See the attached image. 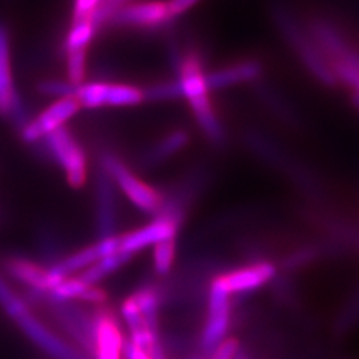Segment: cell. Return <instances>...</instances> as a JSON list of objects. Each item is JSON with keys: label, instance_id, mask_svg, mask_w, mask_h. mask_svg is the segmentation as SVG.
<instances>
[{"label": "cell", "instance_id": "1", "mask_svg": "<svg viewBox=\"0 0 359 359\" xmlns=\"http://www.w3.org/2000/svg\"><path fill=\"white\" fill-rule=\"evenodd\" d=\"M173 69L177 76L181 95L189 104L198 128L212 145L222 147L226 142V130L210 100V90L208 87L201 53L192 47L187 48V51L181 53L179 63Z\"/></svg>", "mask_w": 359, "mask_h": 359}, {"label": "cell", "instance_id": "2", "mask_svg": "<svg viewBox=\"0 0 359 359\" xmlns=\"http://www.w3.org/2000/svg\"><path fill=\"white\" fill-rule=\"evenodd\" d=\"M0 309L26 335L27 339L38 347L50 359H90L79 347L69 344L32 311L23 295L18 294L13 286L0 274Z\"/></svg>", "mask_w": 359, "mask_h": 359}, {"label": "cell", "instance_id": "3", "mask_svg": "<svg viewBox=\"0 0 359 359\" xmlns=\"http://www.w3.org/2000/svg\"><path fill=\"white\" fill-rule=\"evenodd\" d=\"M271 19L283 40L292 47L309 74L316 77V80L321 83L322 86L330 88L337 86L338 81L334 75L332 65H329V62L310 38L306 27L298 22L292 11L283 4L274 3L271 6Z\"/></svg>", "mask_w": 359, "mask_h": 359}, {"label": "cell", "instance_id": "4", "mask_svg": "<svg viewBox=\"0 0 359 359\" xmlns=\"http://www.w3.org/2000/svg\"><path fill=\"white\" fill-rule=\"evenodd\" d=\"M34 147H40L44 157L63 170L67 184L71 188L81 189L87 184V154L76 136L67 127L52 132Z\"/></svg>", "mask_w": 359, "mask_h": 359}, {"label": "cell", "instance_id": "5", "mask_svg": "<svg viewBox=\"0 0 359 359\" xmlns=\"http://www.w3.org/2000/svg\"><path fill=\"white\" fill-rule=\"evenodd\" d=\"M99 167L103 168L116 188L124 193L139 210L154 217L157 216L163 205V193L136 176L118 154L109 149H102L99 154Z\"/></svg>", "mask_w": 359, "mask_h": 359}, {"label": "cell", "instance_id": "6", "mask_svg": "<svg viewBox=\"0 0 359 359\" xmlns=\"http://www.w3.org/2000/svg\"><path fill=\"white\" fill-rule=\"evenodd\" d=\"M175 23L168 10L167 1H133L120 10L109 20L107 28H130L139 31H164Z\"/></svg>", "mask_w": 359, "mask_h": 359}, {"label": "cell", "instance_id": "7", "mask_svg": "<svg viewBox=\"0 0 359 359\" xmlns=\"http://www.w3.org/2000/svg\"><path fill=\"white\" fill-rule=\"evenodd\" d=\"M229 298L231 294L226 292L218 277L210 285L208 318L201 335V345L206 351H213L224 339H226L231 322Z\"/></svg>", "mask_w": 359, "mask_h": 359}, {"label": "cell", "instance_id": "8", "mask_svg": "<svg viewBox=\"0 0 359 359\" xmlns=\"http://www.w3.org/2000/svg\"><path fill=\"white\" fill-rule=\"evenodd\" d=\"M80 105L75 96L55 100L36 117H32L31 121L22 129L20 139L27 145H36L50 133L65 127V123L76 116L80 111Z\"/></svg>", "mask_w": 359, "mask_h": 359}, {"label": "cell", "instance_id": "9", "mask_svg": "<svg viewBox=\"0 0 359 359\" xmlns=\"http://www.w3.org/2000/svg\"><path fill=\"white\" fill-rule=\"evenodd\" d=\"M95 335L92 359H123L124 334L121 322L107 305L93 310Z\"/></svg>", "mask_w": 359, "mask_h": 359}, {"label": "cell", "instance_id": "10", "mask_svg": "<svg viewBox=\"0 0 359 359\" xmlns=\"http://www.w3.org/2000/svg\"><path fill=\"white\" fill-rule=\"evenodd\" d=\"M115 188V184L105 173L103 168H97L95 176V228L97 240H105L117 236Z\"/></svg>", "mask_w": 359, "mask_h": 359}, {"label": "cell", "instance_id": "11", "mask_svg": "<svg viewBox=\"0 0 359 359\" xmlns=\"http://www.w3.org/2000/svg\"><path fill=\"white\" fill-rule=\"evenodd\" d=\"M1 268L11 278L31 292L51 293L62 283L56 280L41 262L19 255L4 257L1 259Z\"/></svg>", "mask_w": 359, "mask_h": 359}, {"label": "cell", "instance_id": "12", "mask_svg": "<svg viewBox=\"0 0 359 359\" xmlns=\"http://www.w3.org/2000/svg\"><path fill=\"white\" fill-rule=\"evenodd\" d=\"M180 221L167 216H156L139 229L120 234V252L135 256L142 249L175 240L179 231Z\"/></svg>", "mask_w": 359, "mask_h": 359}, {"label": "cell", "instance_id": "13", "mask_svg": "<svg viewBox=\"0 0 359 359\" xmlns=\"http://www.w3.org/2000/svg\"><path fill=\"white\" fill-rule=\"evenodd\" d=\"M306 29L329 65L339 62L355 48L346 34L326 18H311Z\"/></svg>", "mask_w": 359, "mask_h": 359}, {"label": "cell", "instance_id": "14", "mask_svg": "<svg viewBox=\"0 0 359 359\" xmlns=\"http://www.w3.org/2000/svg\"><path fill=\"white\" fill-rule=\"evenodd\" d=\"M19 95L13 77L11 29L0 19V118H7Z\"/></svg>", "mask_w": 359, "mask_h": 359}, {"label": "cell", "instance_id": "15", "mask_svg": "<svg viewBox=\"0 0 359 359\" xmlns=\"http://www.w3.org/2000/svg\"><path fill=\"white\" fill-rule=\"evenodd\" d=\"M264 72V65L257 59H245L237 63L206 72V81L210 90H225L237 84L256 83Z\"/></svg>", "mask_w": 359, "mask_h": 359}, {"label": "cell", "instance_id": "16", "mask_svg": "<svg viewBox=\"0 0 359 359\" xmlns=\"http://www.w3.org/2000/svg\"><path fill=\"white\" fill-rule=\"evenodd\" d=\"M276 276V266L269 262L257 264L244 269L234 270L219 277L229 294L256 290Z\"/></svg>", "mask_w": 359, "mask_h": 359}, {"label": "cell", "instance_id": "17", "mask_svg": "<svg viewBox=\"0 0 359 359\" xmlns=\"http://www.w3.org/2000/svg\"><path fill=\"white\" fill-rule=\"evenodd\" d=\"M191 140L189 133L185 129H175L163 136L152 147H149L142 156L144 167H154L173 157L175 154L182 151Z\"/></svg>", "mask_w": 359, "mask_h": 359}, {"label": "cell", "instance_id": "18", "mask_svg": "<svg viewBox=\"0 0 359 359\" xmlns=\"http://www.w3.org/2000/svg\"><path fill=\"white\" fill-rule=\"evenodd\" d=\"M132 257L133 256L129 255V253L116 252L111 256L104 257L102 259H99L97 262L90 265V268L83 270L77 276V278L87 286H96V285L102 283L103 280H105L107 277H109L117 270L126 266L129 261L132 259Z\"/></svg>", "mask_w": 359, "mask_h": 359}, {"label": "cell", "instance_id": "19", "mask_svg": "<svg viewBox=\"0 0 359 359\" xmlns=\"http://www.w3.org/2000/svg\"><path fill=\"white\" fill-rule=\"evenodd\" d=\"M142 102V88L126 83H107L104 107H136Z\"/></svg>", "mask_w": 359, "mask_h": 359}, {"label": "cell", "instance_id": "20", "mask_svg": "<svg viewBox=\"0 0 359 359\" xmlns=\"http://www.w3.org/2000/svg\"><path fill=\"white\" fill-rule=\"evenodd\" d=\"M96 34L97 32L92 22L71 23L69 31L65 39V51H87Z\"/></svg>", "mask_w": 359, "mask_h": 359}, {"label": "cell", "instance_id": "21", "mask_svg": "<svg viewBox=\"0 0 359 359\" xmlns=\"http://www.w3.org/2000/svg\"><path fill=\"white\" fill-rule=\"evenodd\" d=\"M142 95H144V102L161 103V102L179 100L182 97L177 79L157 81V83H154L151 86H147L145 88H142Z\"/></svg>", "mask_w": 359, "mask_h": 359}, {"label": "cell", "instance_id": "22", "mask_svg": "<svg viewBox=\"0 0 359 359\" xmlns=\"http://www.w3.org/2000/svg\"><path fill=\"white\" fill-rule=\"evenodd\" d=\"M257 90H258V96L262 100V103L265 104L274 115L290 124L294 123L295 118H297L294 112L290 108V105L281 99L280 93H277L273 88H270L268 86H264V84H258Z\"/></svg>", "mask_w": 359, "mask_h": 359}, {"label": "cell", "instance_id": "23", "mask_svg": "<svg viewBox=\"0 0 359 359\" xmlns=\"http://www.w3.org/2000/svg\"><path fill=\"white\" fill-rule=\"evenodd\" d=\"M133 1L136 0H102L92 16V25L95 27L96 32H100L102 29L107 28L109 20L116 13Z\"/></svg>", "mask_w": 359, "mask_h": 359}, {"label": "cell", "instance_id": "24", "mask_svg": "<svg viewBox=\"0 0 359 359\" xmlns=\"http://www.w3.org/2000/svg\"><path fill=\"white\" fill-rule=\"evenodd\" d=\"M68 81L79 87L86 83L87 76V51L65 52Z\"/></svg>", "mask_w": 359, "mask_h": 359}, {"label": "cell", "instance_id": "25", "mask_svg": "<svg viewBox=\"0 0 359 359\" xmlns=\"http://www.w3.org/2000/svg\"><path fill=\"white\" fill-rule=\"evenodd\" d=\"M176 256L175 240L163 241L154 246V269L158 276H167L173 268Z\"/></svg>", "mask_w": 359, "mask_h": 359}, {"label": "cell", "instance_id": "26", "mask_svg": "<svg viewBox=\"0 0 359 359\" xmlns=\"http://www.w3.org/2000/svg\"><path fill=\"white\" fill-rule=\"evenodd\" d=\"M36 90L40 95H43L46 97H53L55 100H60V99L75 96L76 87L72 86L69 81H65V80L46 79V80L39 81Z\"/></svg>", "mask_w": 359, "mask_h": 359}, {"label": "cell", "instance_id": "27", "mask_svg": "<svg viewBox=\"0 0 359 359\" xmlns=\"http://www.w3.org/2000/svg\"><path fill=\"white\" fill-rule=\"evenodd\" d=\"M86 289H87V285L81 283L77 277L75 278L68 277L55 287V290L51 292V294L62 301H74V299L79 301L80 295L84 293Z\"/></svg>", "mask_w": 359, "mask_h": 359}, {"label": "cell", "instance_id": "28", "mask_svg": "<svg viewBox=\"0 0 359 359\" xmlns=\"http://www.w3.org/2000/svg\"><path fill=\"white\" fill-rule=\"evenodd\" d=\"M240 350V344L236 338H226L218 345L210 359H236Z\"/></svg>", "mask_w": 359, "mask_h": 359}, {"label": "cell", "instance_id": "29", "mask_svg": "<svg viewBox=\"0 0 359 359\" xmlns=\"http://www.w3.org/2000/svg\"><path fill=\"white\" fill-rule=\"evenodd\" d=\"M79 301L92 304V305H95L97 308V306H103V305L107 304L108 294L99 285H96V286H87L84 293L80 295Z\"/></svg>", "mask_w": 359, "mask_h": 359}, {"label": "cell", "instance_id": "30", "mask_svg": "<svg viewBox=\"0 0 359 359\" xmlns=\"http://www.w3.org/2000/svg\"><path fill=\"white\" fill-rule=\"evenodd\" d=\"M200 0H168V10L170 16L176 20L179 16L188 13Z\"/></svg>", "mask_w": 359, "mask_h": 359}, {"label": "cell", "instance_id": "31", "mask_svg": "<svg viewBox=\"0 0 359 359\" xmlns=\"http://www.w3.org/2000/svg\"><path fill=\"white\" fill-rule=\"evenodd\" d=\"M353 103H354L357 108H359V93H354L353 95Z\"/></svg>", "mask_w": 359, "mask_h": 359}, {"label": "cell", "instance_id": "32", "mask_svg": "<svg viewBox=\"0 0 359 359\" xmlns=\"http://www.w3.org/2000/svg\"><path fill=\"white\" fill-rule=\"evenodd\" d=\"M236 359H246V358H245L244 355H240V354H237V357H236Z\"/></svg>", "mask_w": 359, "mask_h": 359}, {"label": "cell", "instance_id": "33", "mask_svg": "<svg viewBox=\"0 0 359 359\" xmlns=\"http://www.w3.org/2000/svg\"><path fill=\"white\" fill-rule=\"evenodd\" d=\"M1 3H10V1H13V0H0Z\"/></svg>", "mask_w": 359, "mask_h": 359}, {"label": "cell", "instance_id": "34", "mask_svg": "<svg viewBox=\"0 0 359 359\" xmlns=\"http://www.w3.org/2000/svg\"><path fill=\"white\" fill-rule=\"evenodd\" d=\"M0 217H1V213H0Z\"/></svg>", "mask_w": 359, "mask_h": 359}]
</instances>
